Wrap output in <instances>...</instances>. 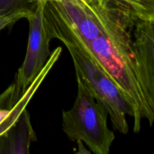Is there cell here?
<instances>
[{"mask_svg": "<svg viewBox=\"0 0 154 154\" xmlns=\"http://www.w3.org/2000/svg\"><path fill=\"white\" fill-rule=\"evenodd\" d=\"M44 20L48 37L51 40L57 38L64 44L73 60L75 74L105 108L114 129L122 134H127L129 127L126 115L134 118L135 112L126 96L51 0H45Z\"/></svg>", "mask_w": 154, "mask_h": 154, "instance_id": "1", "label": "cell"}, {"mask_svg": "<svg viewBox=\"0 0 154 154\" xmlns=\"http://www.w3.org/2000/svg\"><path fill=\"white\" fill-rule=\"evenodd\" d=\"M78 93L73 106L63 111V129L72 141H81L95 154H108L115 139L108 126V113L76 75Z\"/></svg>", "mask_w": 154, "mask_h": 154, "instance_id": "2", "label": "cell"}, {"mask_svg": "<svg viewBox=\"0 0 154 154\" xmlns=\"http://www.w3.org/2000/svg\"><path fill=\"white\" fill-rule=\"evenodd\" d=\"M35 4L26 19L29 23V35L25 59L15 77V86L25 93L38 76L51 55L50 38L44 20L45 0H34Z\"/></svg>", "mask_w": 154, "mask_h": 154, "instance_id": "3", "label": "cell"}, {"mask_svg": "<svg viewBox=\"0 0 154 154\" xmlns=\"http://www.w3.org/2000/svg\"><path fill=\"white\" fill-rule=\"evenodd\" d=\"M61 52L62 48L54 50L43 70L25 93L18 90L13 83L0 94V138L5 135L16 124L22 113L26 109L30 99L34 96L54 63L58 60Z\"/></svg>", "mask_w": 154, "mask_h": 154, "instance_id": "4", "label": "cell"}, {"mask_svg": "<svg viewBox=\"0 0 154 154\" xmlns=\"http://www.w3.org/2000/svg\"><path fill=\"white\" fill-rule=\"evenodd\" d=\"M36 140L29 113L25 109L14 127L0 138V154H28Z\"/></svg>", "mask_w": 154, "mask_h": 154, "instance_id": "5", "label": "cell"}, {"mask_svg": "<svg viewBox=\"0 0 154 154\" xmlns=\"http://www.w3.org/2000/svg\"><path fill=\"white\" fill-rule=\"evenodd\" d=\"M111 7L128 12L138 19L154 21V0H99Z\"/></svg>", "mask_w": 154, "mask_h": 154, "instance_id": "6", "label": "cell"}, {"mask_svg": "<svg viewBox=\"0 0 154 154\" xmlns=\"http://www.w3.org/2000/svg\"><path fill=\"white\" fill-rule=\"evenodd\" d=\"M35 4L34 0H0V14L20 9H32Z\"/></svg>", "mask_w": 154, "mask_h": 154, "instance_id": "7", "label": "cell"}, {"mask_svg": "<svg viewBox=\"0 0 154 154\" xmlns=\"http://www.w3.org/2000/svg\"><path fill=\"white\" fill-rule=\"evenodd\" d=\"M32 9L24 8L14 12L0 14V31L8 26L14 25L16 22L23 18H26L31 13Z\"/></svg>", "mask_w": 154, "mask_h": 154, "instance_id": "8", "label": "cell"}]
</instances>
